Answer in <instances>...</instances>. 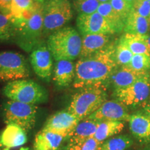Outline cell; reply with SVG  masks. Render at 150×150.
Instances as JSON below:
<instances>
[{
	"instance_id": "6",
	"label": "cell",
	"mask_w": 150,
	"mask_h": 150,
	"mask_svg": "<svg viewBox=\"0 0 150 150\" xmlns=\"http://www.w3.org/2000/svg\"><path fill=\"white\" fill-rule=\"evenodd\" d=\"M73 15L69 0H45L42 3L43 34L50 35L64 27Z\"/></svg>"
},
{
	"instance_id": "40",
	"label": "cell",
	"mask_w": 150,
	"mask_h": 150,
	"mask_svg": "<svg viewBox=\"0 0 150 150\" xmlns=\"http://www.w3.org/2000/svg\"><path fill=\"white\" fill-rule=\"evenodd\" d=\"M35 1H38V2H40V3H43L45 1V0H35Z\"/></svg>"
},
{
	"instance_id": "5",
	"label": "cell",
	"mask_w": 150,
	"mask_h": 150,
	"mask_svg": "<svg viewBox=\"0 0 150 150\" xmlns=\"http://www.w3.org/2000/svg\"><path fill=\"white\" fill-rule=\"evenodd\" d=\"M106 97L107 95L103 88H81L73 95L67 110L81 121L96 111L106 102Z\"/></svg>"
},
{
	"instance_id": "35",
	"label": "cell",
	"mask_w": 150,
	"mask_h": 150,
	"mask_svg": "<svg viewBox=\"0 0 150 150\" xmlns=\"http://www.w3.org/2000/svg\"><path fill=\"white\" fill-rule=\"evenodd\" d=\"M144 110H145V113L147 114V115L150 117V104L147 105V106H146L145 108H144Z\"/></svg>"
},
{
	"instance_id": "19",
	"label": "cell",
	"mask_w": 150,
	"mask_h": 150,
	"mask_svg": "<svg viewBox=\"0 0 150 150\" xmlns=\"http://www.w3.org/2000/svg\"><path fill=\"white\" fill-rule=\"evenodd\" d=\"M147 74L133 70L128 65L122 66L112 74L109 81L111 82L115 90L125 88Z\"/></svg>"
},
{
	"instance_id": "31",
	"label": "cell",
	"mask_w": 150,
	"mask_h": 150,
	"mask_svg": "<svg viewBox=\"0 0 150 150\" xmlns=\"http://www.w3.org/2000/svg\"><path fill=\"white\" fill-rule=\"evenodd\" d=\"M109 3L125 22L126 21V19L133 10V6L125 0H110Z\"/></svg>"
},
{
	"instance_id": "20",
	"label": "cell",
	"mask_w": 150,
	"mask_h": 150,
	"mask_svg": "<svg viewBox=\"0 0 150 150\" xmlns=\"http://www.w3.org/2000/svg\"><path fill=\"white\" fill-rule=\"evenodd\" d=\"M99 122L86 118L80 121L69 136L68 144H74L94 137Z\"/></svg>"
},
{
	"instance_id": "38",
	"label": "cell",
	"mask_w": 150,
	"mask_h": 150,
	"mask_svg": "<svg viewBox=\"0 0 150 150\" xmlns=\"http://www.w3.org/2000/svg\"><path fill=\"white\" fill-rule=\"evenodd\" d=\"M99 2L101 3H106V2H109L110 0H98Z\"/></svg>"
},
{
	"instance_id": "27",
	"label": "cell",
	"mask_w": 150,
	"mask_h": 150,
	"mask_svg": "<svg viewBox=\"0 0 150 150\" xmlns=\"http://www.w3.org/2000/svg\"><path fill=\"white\" fill-rule=\"evenodd\" d=\"M16 31L11 16L0 12V41H8L15 38Z\"/></svg>"
},
{
	"instance_id": "16",
	"label": "cell",
	"mask_w": 150,
	"mask_h": 150,
	"mask_svg": "<svg viewBox=\"0 0 150 150\" xmlns=\"http://www.w3.org/2000/svg\"><path fill=\"white\" fill-rule=\"evenodd\" d=\"M75 76V64L72 61H56L54 70L53 80L59 88H66L73 83Z\"/></svg>"
},
{
	"instance_id": "41",
	"label": "cell",
	"mask_w": 150,
	"mask_h": 150,
	"mask_svg": "<svg viewBox=\"0 0 150 150\" xmlns=\"http://www.w3.org/2000/svg\"><path fill=\"white\" fill-rule=\"evenodd\" d=\"M20 150H29V148H22V149H20Z\"/></svg>"
},
{
	"instance_id": "21",
	"label": "cell",
	"mask_w": 150,
	"mask_h": 150,
	"mask_svg": "<svg viewBox=\"0 0 150 150\" xmlns=\"http://www.w3.org/2000/svg\"><path fill=\"white\" fill-rule=\"evenodd\" d=\"M124 31L127 33L145 35L150 31L149 20L136 13L134 10L126 19Z\"/></svg>"
},
{
	"instance_id": "11",
	"label": "cell",
	"mask_w": 150,
	"mask_h": 150,
	"mask_svg": "<svg viewBox=\"0 0 150 150\" xmlns=\"http://www.w3.org/2000/svg\"><path fill=\"white\" fill-rule=\"evenodd\" d=\"M76 26L80 34H114L113 30L106 20L99 13L86 15H78L76 18Z\"/></svg>"
},
{
	"instance_id": "43",
	"label": "cell",
	"mask_w": 150,
	"mask_h": 150,
	"mask_svg": "<svg viewBox=\"0 0 150 150\" xmlns=\"http://www.w3.org/2000/svg\"><path fill=\"white\" fill-rule=\"evenodd\" d=\"M147 1H149V2H150V0H147Z\"/></svg>"
},
{
	"instance_id": "28",
	"label": "cell",
	"mask_w": 150,
	"mask_h": 150,
	"mask_svg": "<svg viewBox=\"0 0 150 150\" xmlns=\"http://www.w3.org/2000/svg\"><path fill=\"white\" fill-rule=\"evenodd\" d=\"M72 4L78 15H89L97 12L100 2L98 0H72Z\"/></svg>"
},
{
	"instance_id": "4",
	"label": "cell",
	"mask_w": 150,
	"mask_h": 150,
	"mask_svg": "<svg viewBox=\"0 0 150 150\" xmlns=\"http://www.w3.org/2000/svg\"><path fill=\"white\" fill-rule=\"evenodd\" d=\"M3 94L10 100L28 104H38L47 101L48 93L45 88L31 79L9 81L3 88Z\"/></svg>"
},
{
	"instance_id": "7",
	"label": "cell",
	"mask_w": 150,
	"mask_h": 150,
	"mask_svg": "<svg viewBox=\"0 0 150 150\" xmlns=\"http://www.w3.org/2000/svg\"><path fill=\"white\" fill-rule=\"evenodd\" d=\"M38 108L35 105L9 100L4 104L2 112L5 123L15 124L26 131L32 129L36 120Z\"/></svg>"
},
{
	"instance_id": "37",
	"label": "cell",
	"mask_w": 150,
	"mask_h": 150,
	"mask_svg": "<svg viewBox=\"0 0 150 150\" xmlns=\"http://www.w3.org/2000/svg\"><path fill=\"white\" fill-rule=\"evenodd\" d=\"M125 1H127V2L129 3V4H131V5H133V4H134L135 1H136V0H125Z\"/></svg>"
},
{
	"instance_id": "15",
	"label": "cell",
	"mask_w": 150,
	"mask_h": 150,
	"mask_svg": "<svg viewBox=\"0 0 150 150\" xmlns=\"http://www.w3.org/2000/svg\"><path fill=\"white\" fill-rule=\"evenodd\" d=\"M67 136L42 129L35 137L33 150H58Z\"/></svg>"
},
{
	"instance_id": "33",
	"label": "cell",
	"mask_w": 150,
	"mask_h": 150,
	"mask_svg": "<svg viewBox=\"0 0 150 150\" xmlns=\"http://www.w3.org/2000/svg\"><path fill=\"white\" fill-rule=\"evenodd\" d=\"M133 10L139 16L149 20L150 19V2L147 0H136L133 4Z\"/></svg>"
},
{
	"instance_id": "14",
	"label": "cell",
	"mask_w": 150,
	"mask_h": 150,
	"mask_svg": "<svg viewBox=\"0 0 150 150\" xmlns=\"http://www.w3.org/2000/svg\"><path fill=\"white\" fill-rule=\"evenodd\" d=\"M1 142L6 150L20 147L27 142V131L15 124H8L1 134Z\"/></svg>"
},
{
	"instance_id": "24",
	"label": "cell",
	"mask_w": 150,
	"mask_h": 150,
	"mask_svg": "<svg viewBox=\"0 0 150 150\" xmlns=\"http://www.w3.org/2000/svg\"><path fill=\"white\" fill-rule=\"evenodd\" d=\"M147 36V35H141L125 33L120 38L134 54H145L150 56V51L146 40Z\"/></svg>"
},
{
	"instance_id": "30",
	"label": "cell",
	"mask_w": 150,
	"mask_h": 150,
	"mask_svg": "<svg viewBox=\"0 0 150 150\" xmlns=\"http://www.w3.org/2000/svg\"><path fill=\"white\" fill-rule=\"evenodd\" d=\"M35 3V0H13L11 18H18L24 11L32 8Z\"/></svg>"
},
{
	"instance_id": "32",
	"label": "cell",
	"mask_w": 150,
	"mask_h": 150,
	"mask_svg": "<svg viewBox=\"0 0 150 150\" xmlns=\"http://www.w3.org/2000/svg\"><path fill=\"white\" fill-rule=\"evenodd\" d=\"M100 142L94 137L74 144H67L66 150H98Z\"/></svg>"
},
{
	"instance_id": "39",
	"label": "cell",
	"mask_w": 150,
	"mask_h": 150,
	"mask_svg": "<svg viewBox=\"0 0 150 150\" xmlns=\"http://www.w3.org/2000/svg\"><path fill=\"white\" fill-rule=\"evenodd\" d=\"M4 147V146L2 145V142H1V134H0V150H1V149Z\"/></svg>"
},
{
	"instance_id": "26",
	"label": "cell",
	"mask_w": 150,
	"mask_h": 150,
	"mask_svg": "<svg viewBox=\"0 0 150 150\" xmlns=\"http://www.w3.org/2000/svg\"><path fill=\"white\" fill-rule=\"evenodd\" d=\"M134 54L129 50L128 46L120 38L115 43V60L118 66H127L132 59Z\"/></svg>"
},
{
	"instance_id": "25",
	"label": "cell",
	"mask_w": 150,
	"mask_h": 150,
	"mask_svg": "<svg viewBox=\"0 0 150 150\" xmlns=\"http://www.w3.org/2000/svg\"><path fill=\"white\" fill-rule=\"evenodd\" d=\"M133 144V140L127 136L110 138L101 143L98 150H126Z\"/></svg>"
},
{
	"instance_id": "12",
	"label": "cell",
	"mask_w": 150,
	"mask_h": 150,
	"mask_svg": "<svg viewBox=\"0 0 150 150\" xmlns=\"http://www.w3.org/2000/svg\"><path fill=\"white\" fill-rule=\"evenodd\" d=\"M89 119L97 122L128 121L130 115L127 106L118 100H106L102 106L89 116Z\"/></svg>"
},
{
	"instance_id": "9",
	"label": "cell",
	"mask_w": 150,
	"mask_h": 150,
	"mask_svg": "<svg viewBox=\"0 0 150 150\" xmlns=\"http://www.w3.org/2000/svg\"><path fill=\"white\" fill-rule=\"evenodd\" d=\"M117 100L125 106H136L144 104L150 97V76L149 74L140 78L129 87L114 91Z\"/></svg>"
},
{
	"instance_id": "8",
	"label": "cell",
	"mask_w": 150,
	"mask_h": 150,
	"mask_svg": "<svg viewBox=\"0 0 150 150\" xmlns=\"http://www.w3.org/2000/svg\"><path fill=\"white\" fill-rule=\"evenodd\" d=\"M29 67L23 55L15 52H0V81H12L29 76Z\"/></svg>"
},
{
	"instance_id": "18",
	"label": "cell",
	"mask_w": 150,
	"mask_h": 150,
	"mask_svg": "<svg viewBox=\"0 0 150 150\" xmlns=\"http://www.w3.org/2000/svg\"><path fill=\"white\" fill-rule=\"evenodd\" d=\"M110 35L106 34H88L82 35V47L79 59L87 57L109 45Z\"/></svg>"
},
{
	"instance_id": "3",
	"label": "cell",
	"mask_w": 150,
	"mask_h": 150,
	"mask_svg": "<svg viewBox=\"0 0 150 150\" xmlns=\"http://www.w3.org/2000/svg\"><path fill=\"white\" fill-rule=\"evenodd\" d=\"M47 46L56 61L79 57L82 37L74 28L64 27L49 35Z\"/></svg>"
},
{
	"instance_id": "42",
	"label": "cell",
	"mask_w": 150,
	"mask_h": 150,
	"mask_svg": "<svg viewBox=\"0 0 150 150\" xmlns=\"http://www.w3.org/2000/svg\"><path fill=\"white\" fill-rule=\"evenodd\" d=\"M149 26H150V19H149Z\"/></svg>"
},
{
	"instance_id": "17",
	"label": "cell",
	"mask_w": 150,
	"mask_h": 150,
	"mask_svg": "<svg viewBox=\"0 0 150 150\" xmlns=\"http://www.w3.org/2000/svg\"><path fill=\"white\" fill-rule=\"evenodd\" d=\"M129 129L132 134L142 142L150 140V117L145 112H138L130 115Z\"/></svg>"
},
{
	"instance_id": "34",
	"label": "cell",
	"mask_w": 150,
	"mask_h": 150,
	"mask_svg": "<svg viewBox=\"0 0 150 150\" xmlns=\"http://www.w3.org/2000/svg\"><path fill=\"white\" fill-rule=\"evenodd\" d=\"M13 0H0V12L8 16H11Z\"/></svg>"
},
{
	"instance_id": "29",
	"label": "cell",
	"mask_w": 150,
	"mask_h": 150,
	"mask_svg": "<svg viewBox=\"0 0 150 150\" xmlns=\"http://www.w3.org/2000/svg\"><path fill=\"white\" fill-rule=\"evenodd\" d=\"M128 66L138 72L148 73L150 70V56L145 54H134Z\"/></svg>"
},
{
	"instance_id": "1",
	"label": "cell",
	"mask_w": 150,
	"mask_h": 150,
	"mask_svg": "<svg viewBox=\"0 0 150 150\" xmlns=\"http://www.w3.org/2000/svg\"><path fill=\"white\" fill-rule=\"evenodd\" d=\"M115 43H110L100 51L78 60L75 64L74 88H104V84L110 80L118 67L114 56Z\"/></svg>"
},
{
	"instance_id": "23",
	"label": "cell",
	"mask_w": 150,
	"mask_h": 150,
	"mask_svg": "<svg viewBox=\"0 0 150 150\" xmlns=\"http://www.w3.org/2000/svg\"><path fill=\"white\" fill-rule=\"evenodd\" d=\"M123 122L119 121H104L99 122L94 138L100 143L109 139L110 137L118 134L123 130Z\"/></svg>"
},
{
	"instance_id": "2",
	"label": "cell",
	"mask_w": 150,
	"mask_h": 150,
	"mask_svg": "<svg viewBox=\"0 0 150 150\" xmlns=\"http://www.w3.org/2000/svg\"><path fill=\"white\" fill-rule=\"evenodd\" d=\"M11 18L18 45L27 52L33 50L43 34L42 3L36 1L32 8L24 11L20 17Z\"/></svg>"
},
{
	"instance_id": "36",
	"label": "cell",
	"mask_w": 150,
	"mask_h": 150,
	"mask_svg": "<svg viewBox=\"0 0 150 150\" xmlns=\"http://www.w3.org/2000/svg\"><path fill=\"white\" fill-rule=\"evenodd\" d=\"M147 47H148V48H149V51H150V35H147Z\"/></svg>"
},
{
	"instance_id": "22",
	"label": "cell",
	"mask_w": 150,
	"mask_h": 150,
	"mask_svg": "<svg viewBox=\"0 0 150 150\" xmlns=\"http://www.w3.org/2000/svg\"><path fill=\"white\" fill-rule=\"evenodd\" d=\"M97 12L106 20L115 33L121 32L125 29V20L114 10L109 2L101 3Z\"/></svg>"
},
{
	"instance_id": "10",
	"label": "cell",
	"mask_w": 150,
	"mask_h": 150,
	"mask_svg": "<svg viewBox=\"0 0 150 150\" xmlns=\"http://www.w3.org/2000/svg\"><path fill=\"white\" fill-rule=\"evenodd\" d=\"M51 52L45 44H38L30 54V61L35 74L42 80L50 82L53 72Z\"/></svg>"
},
{
	"instance_id": "13",
	"label": "cell",
	"mask_w": 150,
	"mask_h": 150,
	"mask_svg": "<svg viewBox=\"0 0 150 150\" xmlns=\"http://www.w3.org/2000/svg\"><path fill=\"white\" fill-rule=\"evenodd\" d=\"M79 120L68 110H62L50 116L46 121L44 129L64 135L68 138Z\"/></svg>"
}]
</instances>
